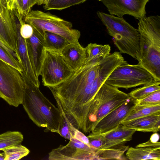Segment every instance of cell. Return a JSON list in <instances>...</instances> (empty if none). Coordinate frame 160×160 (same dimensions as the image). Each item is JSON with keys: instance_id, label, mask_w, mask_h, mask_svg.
Here are the masks:
<instances>
[{"instance_id": "1", "label": "cell", "mask_w": 160, "mask_h": 160, "mask_svg": "<svg viewBox=\"0 0 160 160\" xmlns=\"http://www.w3.org/2000/svg\"><path fill=\"white\" fill-rule=\"evenodd\" d=\"M122 64L114 52L106 58L84 64L65 81L48 88L65 112L82 128L85 124L96 94L112 71Z\"/></svg>"}, {"instance_id": "2", "label": "cell", "mask_w": 160, "mask_h": 160, "mask_svg": "<svg viewBox=\"0 0 160 160\" xmlns=\"http://www.w3.org/2000/svg\"><path fill=\"white\" fill-rule=\"evenodd\" d=\"M24 90L22 104L29 118L44 131L58 133L60 113L56 108L41 92L39 87L32 83L22 73Z\"/></svg>"}, {"instance_id": "3", "label": "cell", "mask_w": 160, "mask_h": 160, "mask_svg": "<svg viewBox=\"0 0 160 160\" xmlns=\"http://www.w3.org/2000/svg\"><path fill=\"white\" fill-rule=\"evenodd\" d=\"M140 64L160 81V17L151 16L139 20Z\"/></svg>"}, {"instance_id": "4", "label": "cell", "mask_w": 160, "mask_h": 160, "mask_svg": "<svg viewBox=\"0 0 160 160\" xmlns=\"http://www.w3.org/2000/svg\"><path fill=\"white\" fill-rule=\"evenodd\" d=\"M98 16L121 53L127 54L138 61L140 58V36L136 29L122 17L98 11Z\"/></svg>"}, {"instance_id": "5", "label": "cell", "mask_w": 160, "mask_h": 160, "mask_svg": "<svg viewBox=\"0 0 160 160\" xmlns=\"http://www.w3.org/2000/svg\"><path fill=\"white\" fill-rule=\"evenodd\" d=\"M130 98L128 94L104 82L96 94L89 108L86 134L91 132L101 119Z\"/></svg>"}, {"instance_id": "6", "label": "cell", "mask_w": 160, "mask_h": 160, "mask_svg": "<svg viewBox=\"0 0 160 160\" xmlns=\"http://www.w3.org/2000/svg\"><path fill=\"white\" fill-rule=\"evenodd\" d=\"M75 70L68 64L60 51L44 46L40 58L38 75L44 86L56 85L70 77Z\"/></svg>"}, {"instance_id": "7", "label": "cell", "mask_w": 160, "mask_h": 160, "mask_svg": "<svg viewBox=\"0 0 160 160\" xmlns=\"http://www.w3.org/2000/svg\"><path fill=\"white\" fill-rule=\"evenodd\" d=\"M25 22L37 29L59 35L69 42H79L80 32L72 28V23L49 12L32 10L24 18Z\"/></svg>"}, {"instance_id": "8", "label": "cell", "mask_w": 160, "mask_h": 160, "mask_svg": "<svg viewBox=\"0 0 160 160\" xmlns=\"http://www.w3.org/2000/svg\"><path fill=\"white\" fill-rule=\"evenodd\" d=\"M157 81H158L140 64L131 65L128 63L117 67L105 83L118 88L128 89Z\"/></svg>"}, {"instance_id": "9", "label": "cell", "mask_w": 160, "mask_h": 160, "mask_svg": "<svg viewBox=\"0 0 160 160\" xmlns=\"http://www.w3.org/2000/svg\"><path fill=\"white\" fill-rule=\"evenodd\" d=\"M24 90L21 73L0 59V97L9 105L17 107L22 104Z\"/></svg>"}, {"instance_id": "10", "label": "cell", "mask_w": 160, "mask_h": 160, "mask_svg": "<svg viewBox=\"0 0 160 160\" xmlns=\"http://www.w3.org/2000/svg\"><path fill=\"white\" fill-rule=\"evenodd\" d=\"M95 150L88 145L72 138L65 146L60 145L49 153L50 160H93Z\"/></svg>"}, {"instance_id": "11", "label": "cell", "mask_w": 160, "mask_h": 160, "mask_svg": "<svg viewBox=\"0 0 160 160\" xmlns=\"http://www.w3.org/2000/svg\"><path fill=\"white\" fill-rule=\"evenodd\" d=\"M15 24L17 32L18 52L19 60L22 69V73L33 84L38 87L40 83L32 67L29 56L26 39L23 38L20 33V28L25 22L22 17L15 8L11 10Z\"/></svg>"}, {"instance_id": "12", "label": "cell", "mask_w": 160, "mask_h": 160, "mask_svg": "<svg viewBox=\"0 0 160 160\" xmlns=\"http://www.w3.org/2000/svg\"><path fill=\"white\" fill-rule=\"evenodd\" d=\"M0 40L15 53L18 61L16 27L7 0H0Z\"/></svg>"}, {"instance_id": "13", "label": "cell", "mask_w": 160, "mask_h": 160, "mask_svg": "<svg viewBox=\"0 0 160 160\" xmlns=\"http://www.w3.org/2000/svg\"><path fill=\"white\" fill-rule=\"evenodd\" d=\"M107 7L110 13L122 17L129 15L138 20L145 17L147 0H98Z\"/></svg>"}, {"instance_id": "14", "label": "cell", "mask_w": 160, "mask_h": 160, "mask_svg": "<svg viewBox=\"0 0 160 160\" xmlns=\"http://www.w3.org/2000/svg\"><path fill=\"white\" fill-rule=\"evenodd\" d=\"M135 105L134 100L131 98L101 119L91 132L103 134L117 128L121 124L122 120L133 110Z\"/></svg>"}, {"instance_id": "15", "label": "cell", "mask_w": 160, "mask_h": 160, "mask_svg": "<svg viewBox=\"0 0 160 160\" xmlns=\"http://www.w3.org/2000/svg\"><path fill=\"white\" fill-rule=\"evenodd\" d=\"M60 51L69 65L75 71L84 64L87 58L85 48L79 42L69 43Z\"/></svg>"}, {"instance_id": "16", "label": "cell", "mask_w": 160, "mask_h": 160, "mask_svg": "<svg viewBox=\"0 0 160 160\" xmlns=\"http://www.w3.org/2000/svg\"><path fill=\"white\" fill-rule=\"evenodd\" d=\"M121 124L125 128L136 131L157 132L160 130V114L142 117Z\"/></svg>"}, {"instance_id": "17", "label": "cell", "mask_w": 160, "mask_h": 160, "mask_svg": "<svg viewBox=\"0 0 160 160\" xmlns=\"http://www.w3.org/2000/svg\"><path fill=\"white\" fill-rule=\"evenodd\" d=\"M29 56L34 71L38 77L40 58L43 44L36 31L33 29V33L29 38L26 39Z\"/></svg>"}, {"instance_id": "18", "label": "cell", "mask_w": 160, "mask_h": 160, "mask_svg": "<svg viewBox=\"0 0 160 160\" xmlns=\"http://www.w3.org/2000/svg\"><path fill=\"white\" fill-rule=\"evenodd\" d=\"M130 160H160V147L128 148L125 154Z\"/></svg>"}, {"instance_id": "19", "label": "cell", "mask_w": 160, "mask_h": 160, "mask_svg": "<svg viewBox=\"0 0 160 160\" xmlns=\"http://www.w3.org/2000/svg\"><path fill=\"white\" fill-rule=\"evenodd\" d=\"M56 101L60 113V121L58 129L59 134L64 138L70 140L73 138L77 126L69 116L64 112L59 100L54 98Z\"/></svg>"}, {"instance_id": "20", "label": "cell", "mask_w": 160, "mask_h": 160, "mask_svg": "<svg viewBox=\"0 0 160 160\" xmlns=\"http://www.w3.org/2000/svg\"><path fill=\"white\" fill-rule=\"evenodd\" d=\"M136 131L133 129L125 128L121 124L117 128L108 132L96 134L103 139L124 143L132 139L133 135Z\"/></svg>"}, {"instance_id": "21", "label": "cell", "mask_w": 160, "mask_h": 160, "mask_svg": "<svg viewBox=\"0 0 160 160\" xmlns=\"http://www.w3.org/2000/svg\"><path fill=\"white\" fill-rule=\"evenodd\" d=\"M36 30L44 47L60 51L69 43L66 38L57 34L40 30Z\"/></svg>"}, {"instance_id": "22", "label": "cell", "mask_w": 160, "mask_h": 160, "mask_svg": "<svg viewBox=\"0 0 160 160\" xmlns=\"http://www.w3.org/2000/svg\"><path fill=\"white\" fill-rule=\"evenodd\" d=\"M129 146L124 144L105 149L96 150L94 154V160H126L124 154Z\"/></svg>"}, {"instance_id": "23", "label": "cell", "mask_w": 160, "mask_h": 160, "mask_svg": "<svg viewBox=\"0 0 160 160\" xmlns=\"http://www.w3.org/2000/svg\"><path fill=\"white\" fill-rule=\"evenodd\" d=\"M85 48L87 58L84 64L97 59L106 58L111 54V47L108 44L90 43Z\"/></svg>"}, {"instance_id": "24", "label": "cell", "mask_w": 160, "mask_h": 160, "mask_svg": "<svg viewBox=\"0 0 160 160\" xmlns=\"http://www.w3.org/2000/svg\"><path fill=\"white\" fill-rule=\"evenodd\" d=\"M160 114V105L153 106L136 108L121 121L122 123L149 115Z\"/></svg>"}, {"instance_id": "25", "label": "cell", "mask_w": 160, "mask_h": 160, "mask_svg": "<svg viewBox=\"0 0 160 160\" xmlns=\"http://www.w3.org/2000/svg\"><path fill=\"white\" fill-rule=\"evenodd\" d=\"M23 139V135L19 131H9L0 134V151L21 144Z\"/></svg>"}, {"instance_id": "26", "label": "cell", "mask_w": 160, "mask_h": 160, "mask_svg": "<svg viewBox=\"0 0 160 160\" xmlns=\"http://www.w3.org/2000/svg\"><path fill=\"white\" fill-rule=\"evenodd\" d=\"M160 81H156L133 89L128 94L134 100H139L144 98L153 92L160 90Z\"/></svg>"}, {"instance_id": "27", "label": "cell", "mask_w": 160, "mask_h": 160, "mask_svg": "<svg viewBox=\"0 0 160 160\" xmlns=\"http://www.w3.org/2000/svg\"><path fill=\"white\" fill-rule=\"evenodd\" d=\"M4 160H18L28 155L29 150L21 144L12 146L2 150Z\"/></svg>"}, {"instance_id": "28", "label": "cell", "mask_w": 160, "mask_h": 160, "mask_svg": "<svg viewBox=\"0 0 160 160\" xmlns=\"http://www.w3.org/2000/svg\"><path fill=\"white\" fill-rule=\"evenodd\" d=\"M87 0H50L44 6L46 10H61L82 3Z\"/></svg>"}, {"instance_id": "29", "label": "cell", "mask_w": 160, "mask_h": 160, "mask_svg": "<svg viewBox=\"0 0 160 160\" xmlns=\"http://www.w3.org/2000/svg\"><path fill=\"white\" fill-rule=\"evenodd\" d=\"M134 101L136 108L160 105V90L153 92L142 99Z\"/></svg>"}, {"instance_id": "30", "label": "cell", "mask_w": 160, "mask_h": 160, "mask_svg": "<svg viewBox=\"0 0 160 160\" xmlns=\"http://www.w3.org/2000/svg\"><path fill=\"white\" fill-rule=\"evenodd\" d=\"M0 59L22 73L21 65L17 59L4 48L0 45Z\"/></svg>"}, {"instance_id": "31", "label": "cell", "mask_w": 160, "mask_h": 160, "mask_svg": "<svg viewBox=\"0 0 160 160\" xmlns=\"http://www.w3.org/2000/svg\"><path fill=\"white\" fill-rule=\"evenodd\" d=\"M37 0H15V7L18 13L24 19L37 4Z\"/></svg>"}, {"instance_id": "32", "label": "cell", "mask_w": 160, "mask_h": 160, "mask_svg": "<svg viewBox=\"0 0 160 160\" xmlns=\"http://www.w3.org/2000/svg\"><path fill=\"white\" fill-rule=\"evenodd\" d=\"M20 31L21 36L25 39H27L32 35L33 29L30 25L25 22L21 25Z\"/></svg>"}, {"instance_id": "33", "label": "cell", "mask_w": 160, "mask_h": 160, "mask_svg": "<svg viewBox=\"0 0 160 160\" xmlns=\"http://www.w3.org/2000/svg\"><path fill=\"white\" fill-rule=\"evenodd\" d=\"M73 138L88 145L89 140L87 137L78 129H77L75 131Z\"/></svg>"}, {"instance_id": "34", "label": "cell", "mask_w": 160, "mask_h": 160, "mask_svg": "<svg viewBox=\"0 0 160 160\" xmlns=\"http://www.w3.org/2000/svg\"><path fill=\"white\" fill-rule=\"evenodd\" d=\"M136 147H160V143L159 142H153L150 141L149 140L147 142L139 144L137 145Z\"/></svg>"}, {"instance_id": "35", "label": "cell", "mask_w": 160, "mask_h": 160, "mask_svg": "<svg viewBox=\"0 0 160 160\" xmlns=\"http://www.w3.org/2000/svg\"><path fill=\"white\" fill-rule=\"evenodd\" d=\"M159 138V134L157 132H154L150 137L149 140L152 142H158Z\"/></svg>"}, {"instance_id": "36", "label": "cell", "mask_w": 160, "mask_h": 160, "mask_svg": "<svg viewBox=\"0 0 160 160\" xmlns=\"http://www.w3.org/2000/svg\"><path fill=\"white\" fill-rule=\"evenodd\" d=\"M8 7L9 9L11 10L15 7V0H7Z\"/></svg>"}, {"instance_id": "37", "label": "cell", "mask_w": 160, "mask_h": 160, "mask_svg": "<svg viewBox=\"0 0 160 160\" xmlns=\"http://www.w3.org/2000/svg\"><path fill=\"white\" fill-rule=\"evenodd\" d=\"M0 45L2 46L6 49L8 51L10 52L14 57L16 58V55L15 53L12 50L9 49L7 46H6L0 40Z\"/></svg>"}, {"instance_id": "38", "label": "cell", "mask_w": 160, "mask_h": 160, "mask_svg": "<svg viewBox=\"0 0 160 160\" xmlns=\"http://www.w3.org/2000/svg\"><path fill=\"white\" fill-rule=\"evenodd\" d=\"M50 0H37V4L38 5H45Z\"/></svg>"}, {"instance_id": "39", "label": "cell", "mask_w": 160, "mask_h": 160, "mask_svg": "<svg viewBox=\"0 0 160 160\" xmlns=\"http://www.w3.org/2000/svg\"><path fill=\"white\" fill-rule=\"evenodd\" d=\"M5 158V156L4 153H1L0 152V160H4Z\"/></svg>"}, {"instance_id": "40", "label": "cell", "mask_w": 160, "mask_h": 160, "mask_svg": "<svg viewBox=\"0 0 160 160\" xmlns=\"http://www.w3.org/2000/svg\"><path fill=\"white\" fill-rule=\"evenodd\" d=\"M147 0L148 1H149V0Z\"/></svg>"}, {"instance_id": "41", "label": "cell", "mask_w": 160, "mask_h": 160, "mask_svg": "<svg viewBox=\"0 0 160 160\" xmlns=\"http://www.w3.org/2000/svg\"></svg>"}]
</instances>
